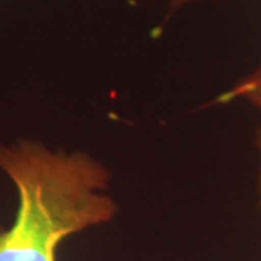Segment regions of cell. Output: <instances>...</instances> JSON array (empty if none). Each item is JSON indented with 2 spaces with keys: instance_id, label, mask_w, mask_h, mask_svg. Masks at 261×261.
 Instances as JSON below:
<instances>
[{
  "instance_id": "cell-2",
  "label": "cell",
  "mask_w": 261,
  "mask_h": 261,
  "mask_svg": "<svg viewBox=\"0 0 261 261\" xmlns=\"http://www.w3.org/2000/svg\"><path fill=\"white\" fill-rule=\"evenodd\" d=\"M235 99H247L248 102L255 105L261 112V65L252 74L245 77L240 83L235 84L231 90L221 94L218 102L228 103L232 102Z\"/></svg>"
},
{
  "instance_id": "cell-4",
  "label": "cell",
  "mask_w": 261,
  "mask_h": 261,
  "mask_svg": "<svg viewBox=\"0 0 261 261\" xmlns=\"http://www.w3.org/2000/svg\"><path fill=\"white\" fill-rule=\"evenodd\" d=\"M257 145H258V149H260V155H261V130H258ZM260 205H261V164H260Z\"/></svg>"
},
{
  "instance_id": "cell-3",
  "label": "cell",
  "mask_w": 261,
  "mask_h": 261,
  "mask_svg": "<svg viewBox=\"0 0 261 261\" xmlns=\"http://www.w3.org/2000/svg\"><path fill=\"white\" fill-rule=\"evenodd\" d=\"M192 2H195V0H170V8H168V10L173 13V12L181 9L183 6H186V5L192 3Z\"/></svg>"
},
{
  "instance_id": "cell-1",
  "label": "cell",
  "mask_w": 261,
  "mask_h": 261,
  "mask_svg": "<svg viewBox=\"0 0 261 261\" xmlns=\"http://www.w3.org/2000/svg\"><path fill=\"white\" fill-rule=\"evenodd\" d=\"M0 170L18 190L16 218L0 225V261H57L73 233L109 222L118 205L109 173L84 152H56L35 141L0 145Z\"/></svg>"
}]
</instances>
